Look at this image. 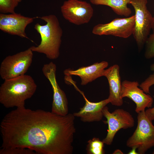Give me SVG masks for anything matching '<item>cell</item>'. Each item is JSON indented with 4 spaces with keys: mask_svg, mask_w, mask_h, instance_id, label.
<instances>
[{
    "mask_svg": "<svg viewBox=\"0 0 154 154\" xmlns=\"http://www.w3.org/2000/svg\"><path fill=\"white\" fill-rule=\"evenodd\" d=\"M56 66L52 62L44 64L42 71L49 80L53 91L51 112L57 114L65 116L68 114V102L66 94L58 85L56 78Z\"/></svg>",
    "mask_w": 154,
    "mask_h": 154,
    "instance_id": "30bf717a",
    "label": "cell"
},
{
    "mask_svg": "<svg viewBox=\"0 0 154 154\" xmlns=\"http://www.w3.org/2000/svg\"><path fill=\"white\" fill-rule=\"evenodd\" d=\"M136 149L135 148H133L132 149L130 150V151L129 152L128 154H138V153H137L136 151Z\"/></svg>",
    "mask_w": 154,
    "mask_h": 154,
    "instance_id": "603a6c76",
    "label": "cell"
},
{
    "mask_svg": "<svg viewBox=\"0 0 154 154\" xmlns=\"http://www.w3.org/2000/svg\"><path fill=\"white\" fill-rule=\"evenodd\" d=\"M152 153H153V154H154V151H153V152Z\"/></svg>",
    "mask_w": 154,
    "mask_h": 154,
    "instance_id": "4316f807",
    "label": "cell"
},
{
    "mask_svg": "<svg viewBox=\"0 0 154 154\" xmlns=\"http://www.w3.org/2000/svg\"><path fill=\"white\" fill-rule=\"evenodd\" d=\"M144 56L147 59L154 58V33L148 37L145 44Z\"/></svg>",
    "mask_w": 154,
    "mask_h": 154,
    "instance_id": "d6986e66",
    "label": "cell"
},
{
    "mask_svg": "<svg viewBox=\"0 0 154 154\" xmlns=\"http://www.w3.org/2000/svg\"><path fill=\"white\" fill-rule=\"evenodd\" d=\"M46 23L42 25L37 23L35 29L40 34L41 40L37 46L30 48L33 52L43 53L50 59H56L60 55L62 30L56 16L50 15L39 17Z\"/></svg>",
    "mask_w": 154,
    "mask_h": 154,
    "instance_id": "3957f363",
    "label": "cell"
},
{
    "mask_svg": "<svg viewBox=\"0 0 154 154\" xmlns=\"http://www.w3.org/2000/svg\"><path fill=\"white\" fill-rule=\"evenodd\" d=\"M150 69L151 71L154 72V63L152 64L150 66Z\"/></svg>",
    "mask_w": 154,
    "mask_h": 154,
    "instance_id": "d4e9b609",
    "label": "cell"
},
{
    "mask_svg": "<svg viewBox=\"0 0 154 154\" xmlns=\"http://www.w3.org/2000/svg\"><path fill=\"white\" fill-rule=\"evenodd\" d=\"M75 116L17 108L2 119L1 149H27L41 154H71L76 129Z\"/></svg>",
    "mask_w": 154,
    "mask_h": 154,
    "instance_id": "6da1fadb",
    "label": "cell"
},
{
    "mask_svg": "<svg viewBox=\"0 0 154 154\" xmlns=\"http://www.w3.org/2000/svg\"><path fill=\"white\" fill-rule=\"evenodd\" d=\"M104 143L98 138L94 137L88 141L87 152L89 154L104 153L103 148Z\"/></svg>",
    "mask_w": 154,
    "mask_h": 154,
    "instance_id": "e0dca14e",
    "label": "cell"
},
{
    "mask_svg": "<svg viewBox=\"0 0 154 154\" xmlns=\"http://www.w3.org/2000/svg\"><path fill=\"white\" fill-rule=\"evenodd\" d=\"M147 0H131L135 11V25L133 33L138 51L141 50L151 29L153 17L147 9Z\"/></svg>",
    "mask_w": 154,
    "mask_h": 154,
    "instance_id": "5b68a950",
    "label": "cell"
},
{
    "mask_svg": "<svg viewBox=\"0 0 154 154\" xmlns=\"http://www.w3.org/2000/svg\"><path fill=\"white\" fill-rule=\"evenodd\" d=\"M108 65V63L103 61L90 66L81 67L76 70L67 69L64 71L65 75L78 76L81 79V84L85 85L97 78L103 76V73Z\"/></svg>",
    "mask_w": 154,
    "mask_h": 154,
    "instance_id": "9a60e30c",
    "label": "cell"
},
{
    "mask_svg": "<svg viewBox=\"0 0 154 154\" xmlns=\"http://www.w3.org/2000/svg\"><path fill=\"white\" fill-rule=\"evenodd\" d=\"M139 85L137 81L125 80L121 82V92L122 98L127 97L135 103V111L137 113L145 111L147 108H151L153 101L151 96L138 87Z\"/></svg>",
    "mask_w": 154,
    "mask_h": 154,
    "instance_id": "8fae6325",
    "label": "cell"
},
{
    "mask_svg": "<svg viewBox=\"0 0 154 154\" xmlns=\"http://www.w3.org/2000/svg\"><path fill=\"white\" fill-rule=\"evenodd\" d=\"M131 0H90L92 4L110 7L117 15L128 17L131 14V9L127 7Z\"/></svg>",
    "mask_w": 154,
    "mask_h": 154,
    "instance_id": "2e32d148",
    "label": "cell"
},
{
    "mask_svg": "<svg viewBox=\"0 0 154 154\" xmlns=\"http://www.w3.org/2000/svg\"><path fill=\"white\" fill-rule=\"evenodd\" d=\"M137 127L126 142L127 147L135 148L139 154H145L154 147V125L145 111L138 113Z\"/></svg>",
    "mask_w": 154,
    "mask_h": 154,
    "instance_id": "277c9868",
    "label": "cell"
},
{
    "mask_svg": "<svg viewBox=\"0 0 154 154\" xmlns=\"http://www.w3.org/2000/svg\"><path fill=\"white\" fill-rule=\"evenodd\" d=\"M63 17L76 25L87 23L92 17L94 9L89 3L80 0H68L61 7Z\"/></svg>",
    "mask_w": 154,
    "mask_h": 154,
    "instance_id": "ba28073f",
    "label": "cell"
},
{
    "mask_svg": "<svg viewBox=\"0 0 154 154\" xmlns=\"http://www.w3.org/2000/svg\"><path fill=\"white\" fill-rule=\"evenodd\" d=\"M35 17H25L15 13L9 14H0V29L9 34L29 39L25 32L27 26Z\"/></svg>",
    "mask_w": 154,
    "mask_h": 154,
    "instance_id": "7c38bea8",
    "label": "cell"
},
{
    "mask_svg": "<svg viewBox=\"0 0 154 154\" xmlns=\"http://www.w3.org/2000/svg\"><path fill=\"white\" fill-rule=\"evenodd\" d=\"M154 85V72L139 85V86L146 94H150L149 88Z\"/></svg>",
    "mask_w": 154,
    "mask_h": 154,
    "instance_id": "44dd1931",
    "label": "cell"
},
{
    "mask_svg": "<svg viewBox=\"0 0 154 154\" xmlns=\"http://www.w3.org/2000/svg\"><path fill=\"white\" fill-rule=\"evenodd\" d=\"M33 52L30 48L12 55L6 56L1 62L0 76L4 80L23 75L33 61Z\"/></svg>",
    "mask_w": 154,
    "mask_h": 154,
    "instance_id": "8992f818",
    "label": "cell"
},
{
    "mask_svg": "<svg viewBox=\"0 0 154 154\" xmlns=\"http://www.w3.org/2000/svg\"><path fill=\"white\" fill-rule=\"evenodd\" d=\"M151 29L153 33H154V17H153L151 26Z\"/></svg>",
    "mask_w": 154,
    "mask_h": 154,
    "instance_id": "cb8c5ba5",
    "label": "cell"
},
{
    "mask_svg": "<svg viewBox=\"0 0 154 154\" xmlns=\"http://www.w3.org/2000/svg\"><path fill=\"white\" fill-rule=\"evenodd\" d=\"M21 0H18V1H19V2H21Z\"/></svg>",
    "mask_w": 154,
    "mask_h": 154,
    "instance_id": "484cf974",
    "label": "cell"
},
{
    "mask_svg": "<svg viewBox=\"0 0 154 154\" xmlns=\"http://www.w3.org/2000/svg\"><path fill=\"white\" fill-rule=\"evenodd\" d=\"M102 112L107 119L105 122L108 126L106 136L102 140L104 144H112L116 134L120 129L131 128L134 125L135 120L132 116L123 109H117L111 113L106 106Z\"/></svg>",
    "mask_w": 154,
    "mask_h": 154,
    "instance_id": "52a82bcc",
    "label": "cell"
},
{
    "mask_svg": "<svg viewBox=\"0 0 154 154\" xmlns=\"http://www.w3.org/2000/svg\"><path fill=\"white\" fill-rule=\"evenodd\" d=\"M36 153L29 149L15 148L2 149L0 150V154H33Z\"/></svg>",
    "mask_w": 154,
    "mask_h": 154,
    "instance_id": "ffe728a7",
    "label": "cell"
},
{
    "mask_svg": "<svg viewBox=\"0 0 154 154\" xmlns=\"http://www.w3.org/2000/svg\"><path fill=\"white\" fill-rule=\"evenodd\" d=\"M37 87L29 75L5 80L0 87V102L7 108L24 107L25 101L33 96Z\"/></svg>",
    "mask_w": 154,
    "mask_h": 154,
    "instance_id": "7a4b0ae2",
    "label": "cell"
},
{
    "mask_svg": "<svg viewBox=\"0 0 154 154\" xmlns=\"http://www.w3.org/2000/svg\"><path fill=\"white\" fill-rule=\"evenodd\" d=\"M19 2L18 0H0V12L1 13H13Z\"/></svg>",
    "mask_w": 154,
    "mask_h": 154,
    "instance_id": "ac0fdd59",
    "label": "cell"
},
{
    "mask_svg": "<svg viewBox=\"0 0 154 154\" xmlns=\"http://www.w3.org/2000/svg\"><path fill=\"white\" fill-rule=\"evenodd\" d=\"M113 154H123V152L119 149H116L115 150L113 153Z\"/></svg>",
    "mask_w": 154,
    "mask_h": 154,
    "instance_id": "7402d4cb",
    "label": "cell"
},
{
    "mask_svg": "<svg viewBox=\"0 0 154 154\" xmlns=\"http://www.w3.org/2000/svg\"><path fill=\"white\" fill-rule=\"evenodd\" d=\"M135 25V15L126 18H116L106 24L95 26L92 33L98 35H111L127 38L133 34Z\"/></svg>",
    "mask_w": 154,
    "mask_h": 154,
    "instance_id": "9c48e42d",
    "label": "cell"
},
{
    "mask_svg": "<svg viewBox=\"0 0 154 154\" xmlns=\"http://www.w3.org/2000/svg\"><path fill=\"white\" fill-rule=\"evenodd\" d=\"M81 94L84 99L85 104L79 111L73 114L74 116L80 117L81 120L84 122L101 120L104 116L102 110L110 103L108 98L98 102H92L87 99L83 92Z\"/></svg>",
    "mask_w": 154,
    "mask_h": 154,
    "instance_id": "5bb4252c",
    "label": "cell"
},
{
    "mask_svg": "<svg viewBox=\"0 0 154 154\" xmlns=\"http://www.w3.org/2000/svg\"><path fill=\"white\" fill-rule=\"evenodd\" d=\"M103 76L106 77L109 83V94L108 98L110 103L114 106H122L123 100L121 95V82L119 66L115 64L105 69Z\"/></svg>",
    "mask_w": 154,
    "mask_h": 154,
    "instance_id": "4fadbf2b",
    "label": "cell"
}]
</instances>
